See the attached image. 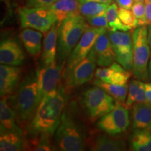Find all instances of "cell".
I'll return each mask as SVG.
<instances>
[{
    "mask_svg": "<svg viewBox=\"0 0 151 151\" xmlns=\"http://www.w3.org/2000/svg\"><path fill=\"white\" fill-rule=\"evenodd\" d=\"M145 89H146V93L147 98H148V102L151 104V85L150 83H145Z\"/></svg>",
    "mask_w": 151,
    "mask_h": 151,
    "instance_id": "cell-38",
    "label": "cell"
},
{
    "mask_svg": "<svg viewBox=\"0 0 151 151\" xmlns=\"http://www.w3.org/2000/svg\"><path fill=\"white\" fill-rule=\"evenodd\" d=\"M130 148L134 151H151V131L134 129L129 139Z\"/></svg>",
    "mask_w": 151,
    "mask_h": 151,
    "instance_id": "cell-23",
    "label": "cell"
},
{
    "mask_svg": "<svg viewBox=\"0 0 151 151\" xmlns=\"http://www.w3.org/2000/svg\"><path fill=\"white\" fill-rule=\"evenodd\" d=\"M39 104L37 78H29L20 87L15 99V112L20 122L28 121Z\"/></svg>",
    "mask_w": 151,
    "mask_h": 151,
    "instance_id": "cell-5",
    "label": "cell"
},
{
    "mask_svg": "<svg viewBox=\"0 0 151 151\" xmlns=\"http://www.w3.org/2000/svg\"><path fill=\"white\" fill-rule=\"evenodd\" d=\"M150 85H151V83H150Z\"/></svg>",
    "mask_w": 151,
    "mask_h": 151,
    "instance_id": "cell-44",
    "label": "cell"
},
{
    "mask_svg": "<svg viewBox=\"0 0 151 151\" xmlns=\"http://www.w3.org/2000/svg\"><path fill=\"white\" fill-rule=\"evenodd\" d=\"M132 127L134 129L151 131V104L140 102L132 106Z\"/></svg>",
    "mask_w": 151,
    "mask_h": 151,
    "instance_id": "cell-19",
    "label": "cell"
},
{
    "mask_svg": "<svg viewBox=\"0 0 151 151\" xmlns=\"http://www.w3.org/2000/svg\"><path fill=\"white\" fill-rule=\"evenodd\" d=\"M108 33L116 61L130 71L133 66V41L131 32L108 30Z\"/></svg>",
    "mask_w": 151,
    "mask_h": 151,
    "instance_id": "cell-9",
    "label": "cell"
},
{
    "mask_svg": "<svg viewBox=\"0 0 151 151\" xmlns=\"http://www.w3.org/2000/svg\"><path fill=\"white\" fill-rule=\"evenodd\" d=\"M118 7L126 9H132V6L134 3V0H116Z\"/></svg>",
    "mask_w": 151,
    "mask_h": 151,
    "instance_id": "cell-36",
    "label": "cell"
},
{
    "mask_svg": "<svg viewBox=\"0 0 151 151\" xmlns=\"http://www.w3.org/2000/svg\"><path fill=\"white\" fill-rule=\"evenodd\" d=\"M140 102H148L145 89V83L138 79H134L129 83L128 94L124 104L127 109H130L134 104Z\"/></svg>",
    "mask_w": 151,
    "mask_h": 151,
    "instance_id": "cell-21",
    "label": "cell"
},
{
    "mask_svg": "<svg viewBox=\"0 0 151 151\" xmlns=\"http://www.w3.org/2000/svg\"><path fill=\"white\" fill-rule=\"evenodd\" d=\"M94 49L97 57V63L99 67H109L116 60L108 31L99 36L94 46Z\"/></svg>",
    "mask_w": 151,
    "mask_h": 151,
    "instance_id": "cell-14",
    "label": "cell"
},
{
    "mask_svg": "<svg viewBox=\"0 0 151 151\" xmlns=\"http://www.w3.org/2000/svg\"><path fill=\"white\" fill-rule=\"evenodd\" d=\"M115 1H116V0H115Z\"/></svg>",
    "mask_w": 151,
    "mask_h": 151,
    "instance_id": "cell-45",
    "label": "cell"
},
{
    "mask_svg": "<svg viewBox=\"0 0 151 151\" xmlns=\"http://www.w3.org/2000/svg\"><path fill=\"white\" fill-rule=\"evenodd\" d=\"M97 65V57L93 47L86 58L77 64L66 77L67 86L76 88L89 82L95 74Z\"/></svg>",
    "mask_w": 151,
    "mask_h": 151,
    "instance_id": "cell-11",
    "label": "cell"
},
{
    "mask_svg": "<svg viewBox=\"0 0 151 151\" xmlns=\"http://www.w3.org/2000/svg\"><path fill=\"white\" fill-rule=\"evenodd\" d=\"M20 39L28 53L38 59L42 51L43 32L32 28H23L20 33Z\"/></svg>",
    "mask_w": 151,
    "mask_h": 151,
    "instance_id": "cell-16",
    "label": "cell"
},
{
    "mask_svg": "<svg viewBox=\"0 0 151 151\" xmlns=\"http://www.w3.org/2000/svg\"><path fill=\"white\" fill-rule=\"evenodd\" d=\"M79 0H58L48 8L56 16L58 23L67 17L79 13Z\"/></svg>",
    "mask_w": 151,
    "mask_h": 151,
    "instance_id": "cell-20",
    "label": "cell"
},
{
    "mask_svg": "<svg viewBox=\"0 0 151 151\" xmlns=\"http://www.w3.org/2000/svg\"><path fill=\"white\" fill-rule=\"evenodd\" d=\"M131 76L132 72L123 68L120 70L115 71L106 82L109 83L119 85V86H124L127 84Z\"/></svg>",
    "mask_w": 151,
    "mask_h": 151,
    "instance_id": "cell-30",
    "label": "cell"
},
{
    "mask_svg": "<svg viewBox=\"0 0 151 151\" xmlns=\"http://www.w3.org/2000/svg\"><path fill=\"white\" fill-rule=\"evenodd\" d=\"M25 55L16 41L6 39L1 41L0 46L1 65L19 66L23 64Z\"/></svg>",
    "mask_w": 151,
    "mask_h": 151,
    "instance_id": "cell-13",
    "label": "cell"
},
{
    "mask_svg": "<svg viewBox=\"0 0 151 151\" xmlns=\"http://www.w3.org/2000/svg\"><path fill=\"white\" fill-rule=\"evenodd\" d=\"M133 66L132 73L138 80L148 81V64L150 48L148 40V27L140 26L132 32Z\"/></svg>",
    "mask_w": 151,
    "mask_h": 151,
    "instance_id": "cell-4",
    "label": "cell"
},
{
    "mask_svg": "<svg viewBox=\"0 0 151 151\" xmlns=\"http://www.w3.org/2000/svg\"><path fill=\"white\" fill-rule=\"evenodd\" d=\"M146 0H134V1H141V2H144L146 1Z\"/></svg>",
    "mask_w": 151,
    "mask_h": 151,
    "instance_id": "cell-42",
    "label": "cell"
},
{
    "mask_svg": "<svg viewBox=\"0 0 151 151\" xmlns=\"http://www.w3.org/2000/svg\"><path fill=\"white\" fill-rule=\"evenodd\" d=\"M109 4L85 1L79 4V13L86 18L99 16L106 13Z\"/></svg>",
    "mask_w": 151,
    "mask_h": 151,
    "instance_id": "cell-25",
    "label": "cell"
},
{
    "mask_svg": "<svg viewBox=\"0 0 151 151\" xmlns=\"http://www.w3.org/2000/svg\"><path fill=\"white\" fill-rule=\"evenodd\" d=\"M57 1L58 0H27V6L32 8L49 7Z\"/></svg>",
    "mask_w": 151,
    "mask_h": 151,
    "instance_id": "cell-35",
    "label": "cell"
},
{
    "mask_svg": "<svg viewBox=\"0 0 151 151\" xmlns=\"http://www.w3.org/2000/svg\"><path fill=\"white\" fill-rule=\"evenodd\" d=\"M123 67L118 62H113L112 65L106 67H99L97 68L95 71V77L97 78L101 79L105 82H106L107 80L110 78L111 75L113 74L115 71L120 70L123 69Z\"/></svg>",
    "mask_w": 151,
    "mask_h": 151,
    "instance_id": "cell-29",
    "label": "cell"
},
{
    "mask_svg": "<svg viewBox=\"0 0 151 151\" xmlns=\"http://www.w3.org/2000/svg\"><path fill=\"white\" fill-rule=\"evenodd\" d=\"M86 136L78 120L69 111H64L55 131V143L62 151H81L86 148Z\"/></svg>",
    "mask_w": 151,
    "mask_h": 151,
    "instance_id": "cell-3",
    "label": "cell"
},
{
    "mask_svg": "<svg viewBox=\"0 0 151 151\" xmlns=\"http://www.w3.org/2000/svg\"><path fill=\"white\" fill-rule=\"evenodd\" d=\"M65 101L63 90L58 88L43 98L38 105L32 122V128L35 133L53 134L61 121Z\"/></svg>",
    "mask_w": 151,
    "mask_h": 151,
    "instance_id": "cell-1",
    "label": "cell"
},
{
    "mask_svg": "<svg viewBox=\"0 0 151 151\" xmlns=\"http://www.w3.org/2000/svg\"><path fill=\"white\" fill-rule=\"evenodd\" d=\"M93 84L110 94L111 97L114 98L116 102L125 104L128 94V88H129V86L127 84L124 86H119V85L109 83L97 78L94 80Z\"/></svg>",
    "mask_w": 151,
    "mask_h": 151,
    "instance_id": "cell-22",
    "label": "cell"
},
{
    "mask_svg": "<svg viewBox=\"0 0 151 151\" xmlns=\"http://www.w3.org/2000/svg\"><path fill=\"white\" fill-rule=\"evenodd\" d=\"M58 23L56 22L46 33L43 40L41 56L42 65H50L58 60L56 58L58 54Z\"/></svg>",
    "mask_w": 151,
    "mask_h": 151,
    "instance_id": "cell-18",
    "label": "cell"
},
{
    "mask_svg": "<svg viewBox=\"0 0 151 151\" xmlns=\"http://www.w3.org/2000/svg\"><path fill=\"white\" fill-rule=\"evenodd\" d=\"M111 136L98 134L90 137L86 141L90 150L93 151H120L126 149V145L121 139Z\"/></svg>",
    "mask_w": 151,
    "mask_h": 151,
    "instance_id": "cell-15",
    "label": "cell"
},
{
    "mask_svg": "<svg viewBox=\"0 0 151 151\" xmlns=\"http://www.w3.org/2000/svg\"><path fill=\"white\" fill-rule=\"evenodd\" d=\"M86 19L90 25L96 27L105 28V29L109 30V25L108 20H107L106 13L101 15H99V16L90 17V18Z\"/></svg>",
    "mask_w": 151,
    "mask_h": 151,
    "instance_id": "cell-33",
    "label": "cell"
},
{
    "mask_svg": "<svg viewBox=\"0 0 151 151\" xmlns=\"http://www.w3.org/2000/svg\"><path fill=\"white\" fill-rule=\"evenodd\" d=\"M148 74H149V79L151 81V59L149 61L148 64Z\"/></svg>",
    "mask_w": 151,
    "mask_h": 151,
    "instance_id": "cell-41",
    "label": "cell"
},
{
    "mask_svg": "<svg viewBox=\"0 0 151 151\" xmlns=\"http://www.w3.org/2000/svg\"><path fill=\"white\" fill-rule=\"evenodd\" d=\"M118 16L122 23L132 29L138 27L137 20L132 11L118 7Z\"/></svg>",
    "mask_w": 151,
    "mask_h": 151,
    "instance_id": "cell-32",
    "label": "cell"
},
{
    "mask_svg": "<svg viewBox=\"0 0 151 151\" xmlns=\"http://www.w3.org/2000/svg\"><path fill=\"white\" fill-rule=\"evenodd\" d=\"M85 1H95V2L105 3V4H111L113 2V0H79V3L85 2Z\"/></svg>",
    "mask_w": 151,
    "mask_h": 151,
    "instance_id": "cell-39",
    "label": "cell"
},
{
    "mask_svg": "<svg viewBox=\"0 0 151 151\" xmlns=\"http://www.w3.org/2000/svg\"><path fill=\"white\" fill-rule=\"evenodd\" d=\"M89 26L87 19L80 14L67 17L58 23L57 56L60 64L67 60Z\"/></svg>",
    "mask_w": 151,
    "mask_h": 151,
    "instance_id": "cell-2",
    "label": "cell"
},
{
    "mask_svg": "<svg viewBox=\"0 0 151 151\" xmlns=\"http://www.w3.org/2000/svg\"><path fill=\"white\" fill-rule=\"evenodd\" d=\"M17 84L16 82L0 78V94L1 97L8 95L14 89Z\"/></svg>",
    "mask_w": 151,
    "mask_h": 151,
    "instance_id": "cell-34",
    "label": "cell"
},
{
    "mask_svg": "<svg viewBox=\"0 0 151 151\" xmlns=\"http://www.w3.org/2000/svg\"><path fill=\"white\" fill-rule=\"evenodd\" d=\"M62 76V69L58 60L50 65L42 66L37 71L39 103L46 94L58 88Z\"/></svg>",
    "mask_w": 151,
    "mask_h": 151,
    "instance_id": "cell-12",
    "label": "cell"
},
{
    "mask_svg": "<svg viewBox=\"0 0 151 151\" xmlns=\"http://www.w3.org/2000/svg\"><path fill=\"white\" fill-rule=\"evenodd\" d=\"M22 28H32L46 34L58 22L56 16L48 7H21L18 9Z\"/></svg>",
    "mask_w": 151,
    "mask_h": 151,
    "instance_id": "cell-7",
    "label": "cell"
},
{
    "mask_svg": "<svg viewBox=\"0 0 151 151\" xmlns=\"http://www.w3.org/2000/svg\"><path fill=\"white\" fill-rule=\"evenodd\" d=\"M41 137L39 139H35L33 140L32 143H31L32 148L31 150H42V151H50L52 150V147L50 142V134L46 133L41 134Z\"/></svg>",
    "mask_w": 151,
    "mask_h": 151,
    "instance_id": "cell-31",
    "label": "cell"
},
{
    "mask_svg": "<svg viewBox=\"0 0 151 151\" xmlns=\"http://www.w3.org/2000/svg\"><path fill=\"white\" fill-rule=\"evenodd\" d=\"M145 6H146V18L149 24H151V1L149 0H146L145 1Z\"/></svg>",
    "mask_w": 151,
    "mask_h": 151,
    "instance_id": "cell-37",
    "label": "cell"
},
{
    "mask_svg": "<svg viewBox=\"0 0 151 151\" xmlns=\"http://www.w3.org/2000/svg\"><path fill=\"white\" fill-rule=\"evenodd\" d=\"M128 110L124 104L116 102L112 111L100 118L97 122L98 128L113 137L123 133L130 124Z\"/></svg>",
    "mask_w": 151,
    "mask_h": 151,
    "instance_id": "cell-8",
    "label": "cell"
},
{
    "mask_svg": "<svg viewBox=\"0 0 151 151\" xmlns=\"http://www.w3.org/2000/svg\"><path fill=\"white\" fill-rule=\"evenodd\" d=\"M147 27H148V40L151 50V24H148V25L147 26Z\"/></svg>",
    "mask_w": 151,
    "mask_h": 151,
    "instance_id": "cell-40",
    "label": "cell"
},
{
    "mask_svg": "<svg viewBox=\"0 0 151 151\" xmlns=\"http://www.w3.org/2000/svg\"><path fill=\"white\" fill-rule=\"evenodd\" d=\"M109 30L111 31H129L132 29L124 24L118 16V6L116 3H111L106 11Z\"/></svg>",
    "mask_w": 151,
    "mask_h": 151,
    "instance_id": "cell-26",
    "label": "cell"
},
{
    "mask_svg": "<svg viewBox=\"0 0 151 151\" xmlns=\"http://www.w3.org/2000/svg\"><path fill=\"white\" fill-rule=\"evenodd\" d=\"M108 30L105 28L96 27L91 25L88 27L68 58L65 73V77L67 76L77 64L82 61L90 53L99 36Z\"/></svg>",
    "mask_w": 151,
    "mask_h": 151,
    "instance_id": "cell-10",
    "label": "cell"
},
{
    "mask_svg": "<svg viewBox=\"0 0 151 151\" xmlns=\"http://www.w3.org/2000/svg\"><path fill=\"white\" fill-rule=\"evenodd\" d=\"M149 1H151V0H149Z\"/></svg>",
    "mask_w": 151,
    "mask_h": 151,
    "instance_id": "cell-43",
    "label": "cell"
},
{
    "mask_svg": "<svg viewBox=\"0 0 151 151\" xmlns=\"http://www.w3.org/2000/svg\"><path fill=\"white\" fill-rule=\"evenodd\" d=\"M22 134L16 132H2L0 135V150L19 151L23 148Z\"/></svg>",
    "mask_w": 151,
    "mask_h": 151,
    "instance_id": "cell-24",
    "label": "cell"
},
{
    "mask_svg": "<svg viewBox=\"0 0 151 151\" xmlns=\"http://www.w3.org/2000/svg\"><path fill=\"white\" fill-rule=\"evenodd\" d=\"M81 103L91 120L101 118L112 111L116 105L114 98L97 86L83 92Z\"/></svg>",
    "mask_w": 151,
    "mask_h": 151,
    "instance_id": "cell-6",
    "label": "cell"
},
{
    "mask_svg": "<svg viewBox=\"0 0 151 151\" xmlns=\"http://www.w3.org/2000/svg\"><path fill=\"white\" fill-rule=\"evenodd\" d=\"M132 11L137 18L138 22V27L140 26H148V22L146 15V6L144 2L141 1H134L132 7Z\"/></svg>",
    "mask_w": 151,
    "mask_h": 151,
    "instance_id": "cell-28",
    "label": "cell"
},
{
    "mask_svg": "<svg viewBox=\"0 0 151 151\" xmlns=\"http://www.w3.org/2000/svg\"><path fill=\"white\" fill-rule=\"evenodd\" d=\"M16 114L9 106L6 96L1 97L0 101V131L2 132H16L22 135V129L16 122Z\"/></svg>",
    "mask_w": 151,
    "mask_h": 151,
    "instance_id": "cell-17",
    "label": "cell"
},
{
    "mask_svg": "<svg viewBox=\"0 0 151 151\" xmlns=\"http://www.w3.org/2000/svg\"><path fill=\"white\" fill-rule=\"evenodd\" d=\"M20 73V69L17 66L7 65L0 66V78L18 83Z\"/></svg>",
    "mask_w": 151,
    "mask_h": 151,
    "instance_id": "cell-27",
    "label": "cell"
}]
</instances>
